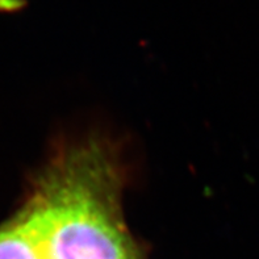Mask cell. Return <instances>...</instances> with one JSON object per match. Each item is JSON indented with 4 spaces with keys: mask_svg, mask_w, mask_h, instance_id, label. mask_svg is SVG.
<instances>
[{
    "mask_svg": "<svg viewBox=\"0 0 259 259\" xmlns=\"http://www.w3.org/2000/svg\"><path fill=\"white\" fill-rule=\"evenodd\" d=\"M0 259H48L25 212L0 228Z\"/></svg>",
    "mask_w": 259,
    "mask_h": 259,
    "instance_id": "obj_2",
    "label": "cell"
},
{
    "mask_svg": "<svg viewBox=\"0 0 259 259\" xmlns=\"http://www.w3.org/2000/svg\"><path fill=\"white\" fill-rule=\"evenodd\" d=\"M113 164L96 146L63 155L24 212L48 259H136Z\"/></svg>",
    "mask_w": 259,
    "mask_h": 259,
    "instance_id": "obj_1",
    "label": "cell"
},
{
    "mask_svg": "<svg viewBox=\"0 0 259 259\" xmlns=\"http://www.w3.org/2000/svg\"><path fill=\"white\" fill-rule=\"evenodd\" d=\"M25 4V0H0V10H16Z\"/></svg>",
    "mask_w": 259,
    "mask_h": 259,
    "instance_id": "obj_3",
    "label": "cell"
}]
</instances>
